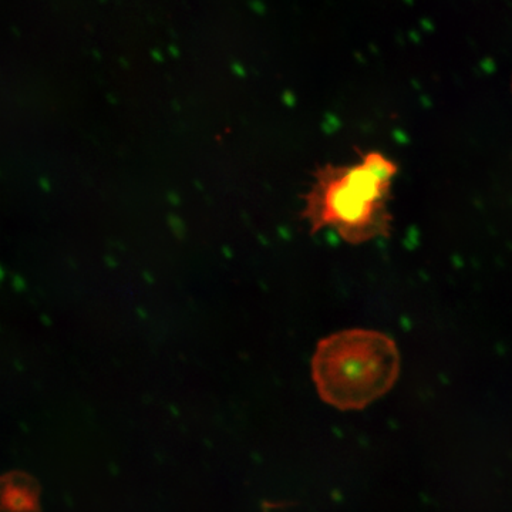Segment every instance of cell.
<instances>
[{"label":"cell","mask_w":512,"mask_h":512,"mask_svg":"<svg viewBox=\"0 0 512 512\" xmlns=\"http://www.w3.org/2000/svg\"><path fill=\"white\" fill-rule=\"evenodd\" d=\"M399 168L382 153L370 151L353 165L326 164L303 204L302 217L313 234L333 229L350 245L389 234V198Z\"/></svg>","instance_id":"6da1fadb"},{"label":"cell","mask_w":512,"mask_h":512,"mask_svg":"<svg viewBox=\"0 0 512 512\" xmlns=\"http://www.w3.org/2000/svg\"><path fill=\"white\" fill-rule=\"evenodd\" d=\"M400 353L386 333L345 329L320 339L312 379L320 399L339 410H362L389 393L399 379Z\"/></svg>","instance_id":"7a4b0ae2"},{"label":"cell","mask_w":512,"mask_h":512,"mask_svg":"<svg viewBox=\"0 0 512 512\" xmlns=\"http://www.w3.org/2000/svg\"><path fill=\"white\" fill-rule=\"evenodd\" d=\"M40 511V487L35 478L20 471L0 477V512Z\"/></svg>","instance_id":"3957f363"}]
</instances>
